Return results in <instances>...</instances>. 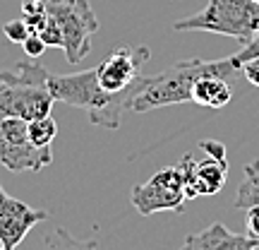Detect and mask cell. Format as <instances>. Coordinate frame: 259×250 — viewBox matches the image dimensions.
<instances>
[{
    "mask_svg": "<svg viewBox=\"0 0 259 250\" xmlns=\"http://www.w3.org/2000/svg\"><path fill=\"white\" fill-rule=\"evenodd\" d=\"M5 195H8V193H5V188L0 186V200H3V197H5Z\"/></svg>",
    "mask_w": 259,
    "mask_h": 250,
    "instance_id": "ffe728a7",
    "label": "cell"
},
{
    "mask_svg": "<svg viewBox=\"0 0 259 250\" xmlns=\"http://www.w3.org/2000/svg\"><path fill=\"white\" fill-rule=\"evenodd\" d=\"M254 3H257V5H259V0H254Z\"/></svg>",
    "mask_w": 259,
    "mask_h": 250,
    "instance_id": "7402d4cb",
    "label": "cell"
},
{
    "mask_svg": "<svg viewBox=\"0 0 259 250\" xmlns=\"http://www.w3.org/2000/svg\"><path fill=\"white\" fill-rule=\"evenodd\" d=\"M176 31H211L247 44L259 31V5L254 0H206L204 10L173 24Z\"/></svg>",
    "mask_w": 259,
    "mask_h": 250,
    "instance_id": "5b68a950",
    "label": "cell"
},
{
    "mask_svg": "<svg viewBox=\"0 0 259 250\" xmlns=\"http://www.w3.org/2000/svg\"><path fill=\"white\" fill-rule=\"evenodd\" d=\"M130 202L142 217L156 214L161 209H170V212H183L187 202L185 183L180 176L178 166H168L156 171L147 183H139L132 188Z\"/></svg>",
    "mask_w": 259,
    "mask_h": 250,
    "instance_id": "ba28073f",
    "label": "cell"
},
{
    "mask_svg": "<svg viewBox=\"0 0 259 250\" xmlns=\"http://www.w3.org/2000/svg\"><path fill=\"white\" fill-rule=\"evenodd\" d=\"M242 77L247 80L250 84H254V87H259V56L257 58H250L247 63L242 65Z\"/></svg>",
    "mask_w": 259,
    "mask_h": 250,
    "instance_id": "ac0fdd59",
    "label": "cell"
},
{
    "mask_svg": "<svg viewBox=\"0 0 259 250\" xmlns=\"http://www.w3.org/2000/svg\"><path fill=\"white\" fill-rule=\"evenodd\" d=\"M56 135H58V123L53 116H41V118L29 121V139L36 147H51Z\"/></svg>",
    "mask_w": 259,
    "mask_h": 250,
    "instance_id": "9a60e30c",
    "label": "cell"
},
{
    "mask_svg": "<svg viewBox=\"0 0 259 250\" xmlns=\"http://www.w3.org/2000/svg\"><path fill=\"white\" fill-rule=\"evenodd\" d=\"M3 34H5L12 44H19V46H22V44H24V39L31 34V29L27 27V22H24V19L19 17V19H10V22H5V24H3Z\"/></svg>",
    "mask_w": 259,
    "mask_h": 250,
    "instance_id": "2e32d148",
    "label": "cell"
},
{
    "mask_svg": "<svg viewBox=\"0 0 259 250\" xmlns=\"http://www.w3.org/2000/svg\"><path fill=\"white\" fill-rule=\"evenodd\" d=\"M46 250H96L99 243L96 241H82L74 238L67 229H56V231L46 233Z\"/></svg>",
    "mask_w": 259,
    "mask_h": 250,
    "instance_id": "5bb4252c",
    "label": "cell"
},
{
    "mask_svg": "<svg viewBox=\"0 0 259 250\" xmlns=\"http://www.w3.org/2000/svg\"><path fill=\"white\" fill-rule=\"evenodd\" d=\"M151 58L147 46H122L111 51L101 63L94 67L96 80L106 92H125L142 75V67Z\"/></svg>",
    "mask_w": 259,
    "mask_h": 250,
    "instance_id": "9c48e42d",
    "label": "cell"
},
{
    "mask_svg": "<svg viewBox=\"0 0 259 250\" xmlns=\"http://www.w3.org/2000/svg\"><path fill=\"white\" fill-rule=\"evenodd\" d=\"M245 212H247V231H250V236L259 238V207H250Z\"/></svg>",
    "mask_w": 259,
    "mask_h": 250,
    "instance_id": "d6986e66",
    "label": "cell"
},
{
    "mask_svg": "<svg viewBox=\"0 0 259 250\" xmlns=\"http://www.w3.org/2000/svg\"><path fill=\"white\" fill-rule=\"evenodd\" d=\"M22 48H24V53H27V58H41V53L46 51V41L38 37L36 31H31L27 39H24V44H22Z\"/></svg>",
    "mask_w": 259,
    "mask_h": 250,
    "instance_id": "e0dca14e",
    "label": "cell"
},
{
    "mask_svg": "<svg viewBox=\"0 0 259 250\" xmlns=\"http://www.w3.org/2000/svg\"><path fill=\"white\" fill-rule=\"evenodd\" d=\"M180 250H259V238L250 233H233L226 224L213 222L197 233H187Z\"/></svg>",
    "mask_w": 259,
    "mask_h": 250,
    "instance_id": "8fae6325",
    "label": "cell"
},
{
    "mask_svg": "<svg viewBox=\"0 0 259 250\" xmlns=\"http://www.w3.org/2000/svg\"><path fill=\"white\" fill-rule=\"evenodd\" d=\"M199 149L206 152L204 159H197L192 152L178 161L180 176L185 183L187 200L199 197V195H216L228 181V159H226V147L219 139H204L199 142Z\"/></svg>",
    "mask_w": 259,
    "mask_h": 250,
    "instance_id": "8992f818",
    "label": "cell"
},
{
    "mask_svg": "<svg viewBox=\"0 0 259 250\" xmlns=\"http://www.w3.org/2000/svg\"><path fill=\"white\" fill-rule=\"evenodd\" d=\"M48 67L36 58L22 60L15 67H0V118L34 121L51 116L53 96L46 84Z\"/></svg>",
    "mask_w": 259,
    "mask_h": 250,
    "instance_id": "277c9868",
    "label": "cell"
},
{
    "mask_svg": "<svg viewBox=\"0 0 259 250\" xmlns=\"http://www.w3.org/2000/svg\"><path fill=\"white\" fill-rule=\"evenodd\" d=\"M235 207L238 209L259 207V159L250 161L242 168V181L238 186V195H235Z\"/></svg>",
    "mask_w": 259,
    "mask_h": 250,
    "instance_id": "4fadbf2b",
    "label": "cell"
},
{
    "mask_svg": "<svg viewBox=\"0 0 259 250\" xmlns=\"http://www.w3.org/2000/svg\"><path fill=\"white\" fill-rule=\"evenodd\" d=\"M99 31V19L89 0H46V24L38 37L46 46L65 51V60L79 65L92 53V37Z\"/></svg>",
    "mask_w": 259,
    "mask_h": 250,
    "instance_id": "3957f363",
    "label": "cell"
},
{
    "mask_svg": "<svg viewBox=\"0 0 259 250\" xmlns=\"http://www.w3.org/2000/svg\"><path fill=\"white\" fill-rule=\"evenodd\" d=\"M46 209H34L17 197L5 195L0 200V243L8 250H15L36 224L46 222Z\"/></svg>",
    "mask_w": 259,
    "mask_h": 250,
    "instance_id": "30bf717a",
    "label": "cell"
},
{
    "mask_svg": "<svg viewBox=\"0 0 259 250\" xmlns=\"http://www.w3.org/2000/svg\"><path fill=\"white\" fill-rule=\"evenodd\" d=\"M46 84L51 89L53 101H63L72 109H79L89 116V121L99 128L118 130L120 128L122 113L130 106V89L125 92H106L96 73L92 70H82V73L72 75H53L48 73Z\"/></svg>",
    "mask_w": 259,
    "mask_h": 250,
    "instance_id": "7a4b0ae2",
    "label": "cell"
},
{
    "mask_svg": "<svg viewBox=\"0 0 259 250\" xmlns=\"http://www.w3.org/2000/svg\"><path fill=\"white\" fill-rule=\"evenodd\" d=\"M233 99V87L219 75H204L192 87V101L206 109H223Z\"/></svg>",
    "mask_w": 259,
    "mask_h": 250,
    "instance_id": "7c38bea8",
    "label": "cell"
},
{
    "mask_svg": "<svg viewBox=\"0 0 259 250\" xmlns=\"http://www.w3.org/2000/svg\"><path fill=\"white\" fill-rule=\"evenodd\" d=\"M204 75H219L223 80L233 82L240 73L228 58L221 60H202V58H190L170 65L156 75H139L135 84L130 87V106L132 113H147L163 106H176V103L192 101V87Z\"/></svg>",
    "mask_w": 259,
    "mask_h": 250,
    "instance_id": "6da1fadb",
    "label": "cell"
},
{
    "mask_svg": "<svg viewBox=\"0 0 259 250\" xmlns=\"http://www.w3.org/2000/svg\"><path fill=\"white\" fill-rule=\"evenodd\" d=\"M0 250H8V248H5V245H3V243H0Z\"/></svg>",
    "mask_w": 259,
    "mask_h": 250,
    "instance_id": "44dd1931",
    "label": "cell"
},
{
    "mask_svg": "<svg viewBox=\"0 0 259 250\" xmlns=\"http://www.w3.org/2000/svg\"><path fill=\"white\" fill-rule=\"evenodd\" d=\"M0 164L12 173L41 171L53 164L51 147H36L29 139V121L0 118Z\"/></svg>",
    "mask_w": 259,
    "mask_h": 250,
    "instance_id": "52a82bcc",
    "label": "cell"
}]
</instances>
